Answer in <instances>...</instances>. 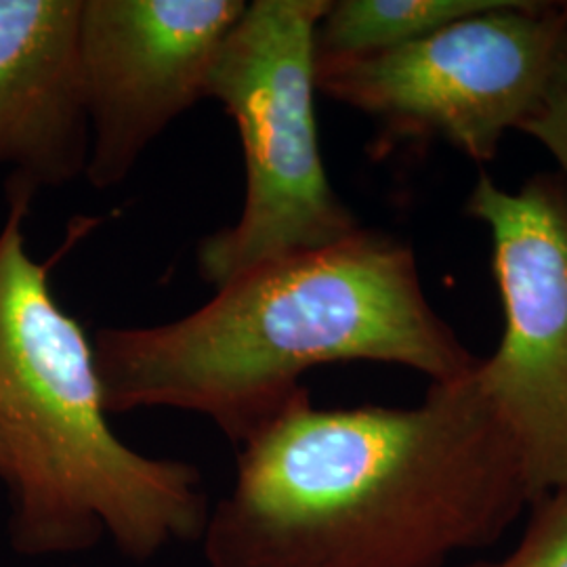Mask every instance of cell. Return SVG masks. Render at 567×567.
<instances>
[{"label":"cell","mask_w":567,"mask_h":567,"mask_svg":"<svg viewBox=\"0 0 567 567\" xmlns=\"http://www.w3.org/2000/svg\"><path fill=\"white\" fill-rule=\"evenodd\" d=\"M82 0H0V166L41 187L86 173Z\"/></svg>","instance_id":"cell-8"},{"label":"cell","mask_w":567,"mask_h":567,"mask_svg":"<svg viewBox=\"0 0 567 567\" xmlns=\"http://www.w3.org/2000/svg\"><path fill=\"white\" fill-rule=\"evenodd\" d=\"M524 534L507 555L461 567H567V492L529 503Z\"/></svg>","instance_id":"cell-10"},{"label":"cell","mask_w":567,"mask_h":567,"mask_svg":"<svg viewBox=\"0 0 567 567\" xmlns=\"http://www.w3.org/2000/svg\"><path fill=\"white\" fill-rule=\"evenodd\" d=\"M508 0H339L316 28V60H355L421 41Z\"/></svg>","instance_id":"cell-9"},{"label":"cell","mask_w":567,"mask_h":567,"mask_svg":"<svg viewBox=\"0 0 567 567\" xmlns=\"http://www.w3.org/2000/svg\"><path fill=\"white\" fill-rule=\"evenodd\" d=\"M330 0H255L225 37L206 97L236 122L243 213L198 248L217 290L286 257L341 243L362 227L328 182L316 122V28Z\"/></svg>","instance_id":"cell-4"},{"label":"cell","mask_w":567,"mask_h":567,"mask_svg":"<svg viewBox=\"0 0 567 567\" xmlns=\"http://www.w3.org/2000/svg\"><path fill=\"white\" fill-rule=\"evenodd\" d=\"M473 372L410 408L326 410L305 391L240 447L208 567H447L496 545L529 492Z\"/></svg>","instance_id":"cell-1"},{"label":"cell","mask_w":567,"mask_h":567,"mask_svg":"<svg viewBox=\"0 0 567 567\" xmlns=\"http://www.w3.org/2000/svg\"><path fill=\"white\" fill-rule=\"evenodd\" d=\"M34 185H7L0 229V440L23 555H72L103 536L147 561L203 538L210 507L192 463L150 458L107 423L95 349L49 286L23 236Z\"/></svg>","instance_id":"cell-3"},{"label":"cell","mask_w":567,"mask_h":567,"mask_svg":"<svg viewBox=\"0 0 567 567\" xmlns=\"http://www.w3.org/2000/svg\"><path fill=\"white\" fill-rule=\"evenodd\" d=\"M93 349L107 414L187 410L238 447L303 395L309 368L381 362L450 383L480 364L426 301L410 246L368 229L261 265L177 322L102 328Z\"/></svg>","instance_id":"cell-2"},{"label":"cell","mask_w":567,"mask_h":567,"mask_svg":"<svg viewBox=\"0 0 567 567\" xmlns=\"http://www.w3.org/2000/svg\"><path fill=\"white\" fill-rule=\"evenodd\" d=\"M561 7H564V11H566V16H567V2H561Z\"/></svg>","instance_id":"cell-13"},{"label":"cell","mask_w":567,"mask_h":567,"mask_svg":"<svg viewBox=\"0 0 567 567\" xmlns=\"http://www.w3.org/2000/svg\"><path fill=\"white\" fill-rule=\"evenodd\" d=\"M466 213L487 225L505 334L475 381L513 437L529 503L567 492V192L548 177L519 192L482 175Z\"/></svg>","instance_id":"cell-6"},{"label":"cell","mask_w":567,"mask_h":567,"mask_svg":"<svg viewBox=\"0 0 567 567\" xmlns=\"http://www.w3.org/2000/svg\"><path fill=\"white\" fill-rule=\"evenodd\" d=\"M519 131L547 147L567 179V55L555 70L543 102Z\"/></svg>","instance_id":"cell-11"},{"label":"cell","mask_w":567,"mask_h":567,"mask_svg":"<svg viewBox=\"0 0 567 567\" xmlns=\"http://www.w3.org/2000/svg\"><path fill=\"white\" fill-rule=\"evenodd\" d=\"M9 477V458H7V450L2 446V440H0V480L7 482Z\"/></svg>","instance_id":"cell-12"},{"label":"cell","mask_w":567,"mask_h":567,"mask_svg":"<svg viewBox=\"0 0 567 567\" xmlns=\"http://www.w3.org/2000/svg\"><path fill=\"white\" fill-rule=\"evenodd\" d=\"M566 55L561 2L508 0L379 55L316 60V86L391 137H440L487 163L536 112Z\"/></svg>","instance_id":"cell-5"},{"label":"cell","mask_w":567,"mask_h":567,"mask_svg":"<svg viewBox=\"0 0 567 567\" xmlns=\"http://www.w3.org/2000/svg\"><path fill=\"white\" fill-rule=\"evenodd\" d=\"M243 0H82V93L91 126L86 177L124 182L150 143L206 97Z\"/></svg>","instance_id":"cell-7"}]
</instances>
